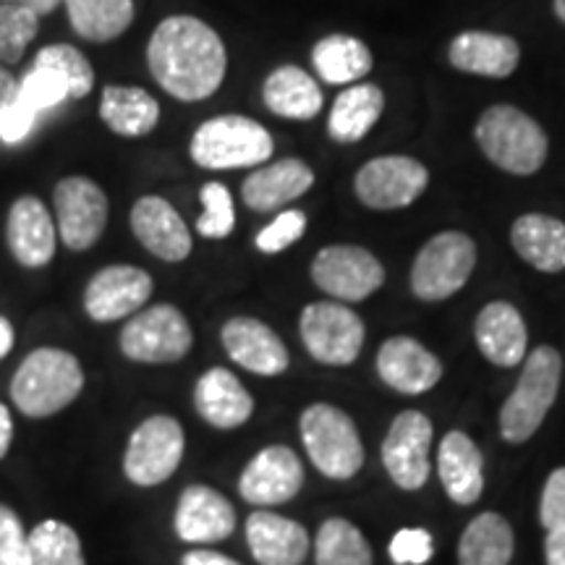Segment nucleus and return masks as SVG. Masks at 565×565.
<instances>
[{
	"instance_id": "30",
	"label": "nucleus",
	"mask_w": 565,
	"mask_h": 565,
	"mask_svg": "<svg viewBox=\"0 0 565 565\" xmlns=\"http://www.w3.org/2000/svg\"><path fill=\"white\" fill-rule=\"evenodd\" d=\"M263 97L267 110L291 121H312L322 110V89L299 66H280L265 79Z\"/></svg>"
},
{
	"instance_id": "21",
	"label": "nucleus",
	"mask_w": 565,
	"mask_h": 565,
	"mask_svg": "<svg viewBox=\"0 0 565 565\" xmlns=\"http://www.w3.org/2000/svg\"><path fill=\"white\" fill-rule=\"evenodd\" d=\"M448 61L450 66L463 71V74L508 79L519 68L521 47L508 34L469 30L450 40Z\"/></svg>"
},
{
	"instance_id": "18",
	"label": "nucleus",
	"mask_w": 565,
	"mask_h": 565,
	"mask_svg": "<svg viewBox=\"0 0 565 565\" xmlns=\"http://www.w3.org/2000/svg\"><path fill=\"white\" fill-rule=\"evenodd\" d=\"M223 349L246 372L275 377L288 370V349L270 324L257 317H233L223 324Z\"/></svg>"
},
{
	"instance_id": "7",
	"label": "nucleus",
	"mask_w": 565,
	"mask_h": 565,
	"mask_svg": "<svg viewBox=\"0 0 565 565\" xmlns=\"http://www.w3.org/2000/svg\"><path fill=\"white\" fill-rule=\"evenodd\" d=\"M477 267V244L461 231L429 238L412 265V291L422 301H445L461 291Z\"/></svg>"
},
{
	"instance_id": "45",
	"label": "nucleus",
	"mask_w": 565,
	"mask_h": 565,
	"mask_svg": "<svg viewBox=\"0 0 565 565\" xmlns=\"http://www.w3.org/2000/svg\"><path fill=\"white\" fill-rule=\"evenodd\" d=\"M34 118H38V113L17 97L11 105L0 110V141L3 145H19L21 139L30 137Z\"/></svg>"
},
{
	"instance_id": "13",
	"label": "nucleus",
	"mask_w": 565,
	"mask_h": 565,
	"mask_svg": "<svg viewBox=\"0 0 565 565\" xmlns=\"http://www.w3.org/2000/svg\"><path fill=\"white\" fill-rule=\"evenodd\" d=\"M433 422L427 414L401 412L383 440V466L395 487L416 492L429 479V448H433Z\"/></svg>"
},
{
	"instance_id": "2",
	"label": "nucleus",
	"mask_w": 565,
	"mask_h": 565,
	"mask_svg": "<svg viewBox=\"0 0 565 565\" xmlns=\"http://www.w3.org/2000/svg\"><path fill=\"white\" fill-rule=\"evenodd\" d=\"M521 364L524 370L519 383L498 414L500 437L513 445L532 440V435L542 427L561 391L563 374V359L553 345H536Z\"/></svg>"
},
{
	"instance_id": "19",
	"label": "nucleus",
	"mask_w": 565,
	"mask_h": 565,
	"mask_svg": "<svg viewBox=\"0 0 565 565\" xmlns=\"http://www.w3.org/2000/svg\"><path fill=\"white\" fill-rule=\"evenodd\" d=\"M131 231L147 252L166 263H183L192 254V233L162 196H141L134 204Z\"/></svg>"
},
{
	"instance_id": "10",
	"label": "nucleus",
	"mask_w": 565,
	"mask_h": 565,
	"mask_svg": "<svg viewBox=\"0 0 565 565\" xmlns=\"http://www.w3.org/2000/svg\"><path fill=\"white\" fill-rule=\"evenodd\" d=\"M315 286L335 301L356 303L370 299L385 282V267L364 246L335 244L317 252L312 263Z\"/></svg>"
},
{
	"instance_id": "37",
	"label": "nucleus",
	"mask_w": 565,
	"mask_h": 565,
	"mask_svg": "<svg viewBox=\"0 0 565 565\" xmlns=\"http://www.w3.org/2000/svg\"><path fill=\"white\" fill-rule=\"evenodd\" d=\"M34 66L53 68L68 84V100H82L95 87V71L74 45H47L34 58Z\"/></svg>"
},
{
	"instance_id": "5",
	"label": "nucleus",
	"mask_w": 565,
	"mask_h": 565,
	"mask_svg": "<svg viewBox=\"0 0 565 565\" xmlns=\"http://www.w3.org/2000/svg\"><path fill=\"white\" fill-rule=\"evenodd\" d=\"M301 443L315 469L335 482L356 477L364 466V445L356 424L345 412L330 404L303 408Z\"/></svg>"
},
{
	"instance_id": "4",
	"label": "nucleus",
	"mask_w": 565,
	"mask_h": 565,
	"mask_svg": "<svg viewBox=\"0 0 565 565\" xmlns=\"http://www.w3.org/2000/svg\"><path fill=\"white\" fill-rule=\"evenodd\" d=\"M84 387L82 364L74 353L61 349H38L21 362L11 380V398L21 414L45 419L63 412Z\"/></svg>"
},
{
	"instance_id": "23",
	"label": "nucleus",
	"mask_w": 565,
	"mask_h": 565,
	"mask_svg": "<svg viewBox=\"0 0 565 565\" xmlns=\"http://www.w3.org/2000/svg\"><path fill=\"white\" fill-rule=\"evenodd\" d=\"M9 249L19 265L45 267L55 254V223L38 196H19L6 223Z\"/></svg>"
},
{
	"instance_id": "8",
	"label": "nucleus",
	"mask_w": 565,
	"mask_h": 565,
	"mask_svg": "<svg viewBox=\"0 0 565 565\" xmlns=\"http://www.w3.org/2000/svg\"><path fill=\"white\" fill-rule=\"evenodd\" d=\"M301 341L320 364L349 366L364 349V322L338 301H315L301 312Z\"/></svg>"
},
{
	"instance_id": "50",
	"label": "nucleus",
	"mask_w": 565,
	"mask_h": 565,
	"mask_svg": "<svg viewBox=\"0 0 565 565\" xmlns=\"http://www.w3.org/2000/svg\"><path fill=\"white\" fill-rule=\"evenodd\" d=\"M13 349V328L6 317H0V359Z\"/></svg>"
},
{
	"instance_id": "35",
	"label": "nucleus",
	"mask_w": 565,
	"mask_h": 565,
	"mask_svg": "<svg viewBox=\"0 0 565 565\" xmlns=\"http://www.w3.org/2000/svg\"><path fill=\"white\" fill-rule=\"evenodd\" d=\"M317 565H374L372 547L362 529L349 519H328L315 540Z\"/></svg>"
},
{
	"instance_id": "52",
	"label": "nucleus",
	"mask_w": 565,
	"mask_h": 565,
	"mask_svg": "<svg viewBox=\"0 0 565 565\" xmlns=\"http://www.w3.org/2000/svg\"><path fill=\"white\" fill-rule=\"evenodd\" d=\"M553 9H555V17L565 24V0H553Z\"/></svg>"
},
{
	"instance_id": "25",
	"label": "nucleus",
	"mask_w": 565,
	"mask_h": 565,
	"mask_svg": "<svg viewBox=\"0 0 565 565\" xmlns=\"http://www.w3.org/2000/svg\"><path fill=\"white\" fill-rule=\"evenodd\" d=\"M437 475L456 505H475L484 492V458L466 433H448L437 450Z\"/></svg>"
},
{
	"instance_id": "32",
	"label": "nucleus",
	"mask_w": 565,
	"mask_h": 565,
	"mask_svg": "<svg viewBox=\"0 0 565 565\" xmlns=\"http://www.w3.org/2000/svg\"><path fill=\"white\" fill-rule=\"evenodd\" d=\"M100 118L121 137H145L160 121V105L147 89L110 84L103 89Z\"/></svg>"
},
{
	"instance_id": "29",
	"label": "nucleus",
	"mask_w": 565,
	"mask_h": 565,
	"mask_svg": "<svg viewBox=\"0 0 565 565\" xmlns=\"http://www.w3.org/2000/svg\"><path fill=\"white\" fill-rule=\"evenodd\" d=\"M385 110V95L377 84H351L335 97L328 118V134L341 145L362 141Z\"/></svg>"
},
{
	"instance_id": "9",
	"label": "nucleus",
	"mask_w": 565,
	"mask_h": 565,
	"mask_svg": "<svg viewBox=\"0 0 565 565\" xmlns=\"http://www.w3.org/2000/svg\"><path fill=\"white\" fill-rule=\"evenodd\" d=\"M194 343L186 317L171 303L145 309L124 324L121 351L139 364H171L189 353Z\"/></svg>"
},
{
	"instance_id": "48",
	"label": "nucleus",
	"mask_w": 565,
	"mask_h": 565,
	"mask_svg": "<svg viewBox=\"0 0 565 565\" xmlns=\"http://www.w3.org/2000/svg\"><path fill=\"white\" fill-rule=\"evenodd\" d=\"M17 97H19V82L13 79L9 71L0 66V110H3L6 105H11Z\"/></svg>"
},
{
	"instance_id": "51",
	"label": "nucleus",
	"mask_w": 565,
	"mask_h": 565,
	"mask_svg": "<svg viewBox=\"0 0 565 565\" xmlns=\"http://www.w3.org/2000/svg\"><path fill=\"white\" fill-rule=\"evenodd\" d=\"M63 3V0H26V6L38 13V17H45V13H51L58 9V6Z\"/></svg>"
},
{
	"instance_id": "44",
	"label": "nucleus",
	"mask_w": 565,
	"mask_h": 565,
	"mask_svg": "<svg viewBox=\"0 0 565 565\" xmlns=\"http://www.w3.org/2000/svg\"><path fill=\"white\" fill-rule=\"evenodd\" d=\"M540 524L545 529L565 526V466L547 477L540 498Z\"/></svg>"
},
{
	"instance_id": "53",
	"label": "nucleus",
	"mask_w": 565,
	"mask_h": 565,
	"mask_svg": "<svg viewBox=\"0 0 565 565\" xmlns=\"http://www.w3.org/2000/svg\"><path fill=\"white\" fill-rule=\"evenodd\" d=\"M0 3H26V0H0Z\"/></svg>"
},
{
	"instance_id": "20",
	"label": "nucleus",
	"mask_w": 565,
	"mask_h": 565,
	"mask_svg": "<svg viewBox=\"0 0 565 565\" xmlns=\"http://www.w3.org/2000/svg\"><path fill=\"white\" fill-rule=\"evenodd\" d=\"M236 529V511L221 492L204 484H192L181 492L175 508V534L192 545L228 540Z\"/></svg>"
},
{
	"instance_id": "36",
	"label": "nucleus",
	"mask_w": 565,
	"mask_h": 565,
	"mask_svg": "<svg viewBox=\"0 0 565 565\" xmlns=\"http://www.w3.org/2000/svg\"><path fill=\"white\" fill-rule=\"evenodd\" d=\"M30 565H84L79 534L63 521H42L30 534Z\"/></svg>"
},
{
	"instance_id": "28",
	"label": "nucleus",
	"mask_w": 565,
	"mask_h": 565,
	"mask_svg": "<svg viewBox=\"0 0 565 565\" xmlns=\"http://www.w3.org/2000/svg\"><path fill=\"white\" fill-rule=\"evenodd\" d=\"M515 254L540 273L565 270V223L542 212H526L515 217L511 228Z\"/></svg>"
},
{
	"instance_id": "22",
	"label": "nucleus",
	"mask_w": 565,
	"mask_h": 565,
	"mask_svg": "<svg viewBox=\"0 0 565 565\" xmlns=\"http://www.w3.org/2000/svg\"><path fill=\"white\" fill-rule=\"evenodd\" d=\"M475 341L482 356L494 366H519L526 359L529 333L519 309L508 301L487 303L475 322Z\"/></svg>"
},
{
	"instance_id": "3",
	"label": "nucleus",
	"mask_w": 565,
	"mask_h": 565,
	"mask_svg": "<svg viewBox=\"0 0 565 565\" xmlns=\"http://www.w3.org/2000/svg\"><path fill=\"white\" fill-rule=\"evenodd\" d=\"M475 137L487 160L511 175H534L550 152L545 129L508 103L492 105L479 116Z\"/></svg>"
},
{
	"instance_id": "26",
	"label": "nucleus",
	"mask_w": 565,
	"mask_h": 565,
	"mask_svg": "<svg viewBox=\"0 0 565 565\" xmlns=\"http://www.w3.org/2000/svg\"><path fill=\"white\" fill-rule=\"evenodd\" d=\"M194 408L212 427L236 429L252 419L254 398L236 374L212 366L194 387Z\"/></svg>"
},
{
	"instance_id": "33",
	"label": "nucleus",
	"mask_w": 565,
	"mask_h": 565,
	"mask_svg": "<svg viewBox=\"0 0 565 565\" xmlns=\"http://www.w3.org/2000/svg\"><path fill=\"white\" fill-rule=\"evenodd\" d=\"M317 76L328 84H351L372 71V51L351 34H328L312 47Z\"/></svg>"
},
{
	"instance_id": "16",
	"label": "nucleus",
	"mask_w": 565,
	"mask_h": 565,
	"mask_svg": "<svg viewBox=\"0 0 565 565\" xmlns=\"http://www.w3.org/2000/svg\"><path fill=\"white\" fill-rule=\"evenodd\" d=\"M152 296V278L134 265L103 267L87 282L84 309L95 322H116L139 312Z\"/></svg>"
},
{
	"instance_id": "6",
	"label": "nucleus",
	"mask_w": 565,
	"mask_h": 565,
	"mask_svg": "<svg viewBox=\"0 0 565 565\" xmlns=\"http://www.w3.org/2000/svg\"><path fill=\"white\" fill-rule=\"evenodd\" d=\"M273 150L270 131L246 116L210 118L192 137V160L207 171L263 166L273 158Z\"/></svg>"
},
{
	"instance_id": "40",
	"label": "nucleus",
	"mask_w": 565,
	"mask_h": 565,
	"mask_svg": "<svg viewBox=\"0 0 565 565\" xmlns=\"http://www.w3.org/2000/svg\"><path fill=\"white\" fill-rule=\"evenodd\" d=\"M19 100L26 103L34 113L51 110L63 100H68V84L53 68L34 66L24 79L19 82Z\"/></svg>"
},
{
	"instance_id": "27",
	"label": "nucleus",
	"mask_w": 565,
	"mask_h": 565,
	"mask_svg": "<svg viewBox=\"0 0 565 565\" xmlns=\"http://www.w3.org/2000/svg\"><path fill=\"white\" fill-rule=\"evenodd\" d=\"M315 186V173L299 158H286L257 168L242 186V200L254 212H270L291 204Z\"/></svg>"
},
{
	"instance_id": "38",
	"label": "nucleus",
	"mask_w": 565,
	"mask_h": 565,
	"mask_svg": "<svg viewBox=\"0 0 565 565\" xmlns=\"http://www.w3.org/2000/svg\"><path fill=\"white\" fill-rule=\"evenodd\" d=\"M40 17L26 3H0V61L19 63L38 38Z\"/></svg>"
},
{
	"instance_id": "46",
	"label": "nucleus",
	"mask_w": 565,
	"mask_h": 565,
	"mask_svg": "<svg viewBox=\"0 0 565 565\" xmlns=\"http://www.w3.org/2000/svg\"><path fill=\"white\" fill-rule=\"evenodd\" d=\"M545 563L547 565H565V526L547 529Z\"/></svg>"
},
{
	"instance_id": "1",
	"label": "nucleus",
	"mask_w": 565,
	"mask_h": 565,
	"mask_svg": "<svg viewBox=\"0 0 565 565\" xmlns=\"http://www.w3.org/2000/svg\"><path fill=\"white\" fill-rule=\"evenodd\" d=\"M147 63L168 95L196 103L221 89L228 55L217 32L202 19L168 17L152 32Z\"/></svg>"
},
{
	"instance_id": "14",
	"label": "nucleus",
	"mask_w": 565,
	"mask_h": 565,
	"mask_svg": "<svg viewBox=\"0 0 565 565\" xmlns=\"http://www.w3.org/2000/svg\"><path fill=\"white\" fill-rule=\"evenodd\" d=\"M53 202L61 238L71 252H84L100 242L108 223V196L95 181L68 175L55 186Z\"/></svg>"
},
{
	"instance_id": "42",
	"label": "nucleus",
	"mask_w": 565,
	"mask_h": 565,
	"mask_svg": "<svg viewBox=\"0 0 565 565\" xmlns=\"http://www.w3.org/2000/svg\"><path fill=\"white\" fill-rule=\"evenodd\" d=\"M0 565H30V534L9 505L0 503Z\"/></svg>"
},
{
	"instance_id": "47",
	"label": "nucleus",
	"mask_w": 565,
	"mask_h": 565,
	"mask_svg": "<svg viewBox=\"0 0 565 565\" xmlns=\"http://www.w3.org/2000/svg\"><path fill=\"white\" fill-rule=\"evenodd\" d=\"M181 565H242V563L233 561V557L223 553H215V550H192V553L183 555Z\"/></svg>"
},
{
	"instance_id": "17",
	"label": "nucleus",
	"mask_w": 565,
	"mask_h": 565,
	"mask_svg": "<svg viewBox=\"0 0 565 565\" xmlns=\"http://www.w3.org/2000/svg\"><path fill=\"white\" fill-rule=\"evenodd\" d=\"M377 374L387 387L404 395L429 393L440 383L443 364L416 338L395 335L380 345Z\"/></svg>"
},
{
	"instance_id": "43",
	"label": "nucleus",
	"mask_w": 565,
	"mask_h": 565,
	"mask_svg": "<svg viewBox=\"0 0 565 565\" xmlns=\"http://www.w3.org/2000/svg\"><path fill=\"white\" fill-rule=\"evenodd\" d=\"M387 553H391V561L395 565L429 563L435 555L433 534H429L427 529H419V526L401 529V532L391 540V545H387Z\"/></svg>"
},
{
	"instance_id": "49",
	"label": "nucleus",
	"mask_w": 565,
	"mask_h": 565,
	"mask_svg": "<svg viewBox=\"0 0 565 565\" xmlns=\"http://www.w3.org/2000/svg\"><path fill=\"white\" fill-rule=\"evenodd\" d=\"M11 437H13L11 412L6 408V404H0V458H6V454H9Z\"/></svg>"
},
{
	"instance_id": "15",
	"label": "nucleus",
	"mask_w": 565,
	"mask_h": 565,
	"mask_svg": "<svg viewBox=\"0 0 565 565\" xmlns=\"http://www.w3.org/2000/svg\"><path fill=\"white\" fill-rule=\"evenodd\" d=\"M303 487V463L288 445H267L246 463L238 492L252 505H280Z\"/></svg>"
},
{
	"instance_id": "24",
	"label": "nucleus",
	"mask_w": 565,
	"mask_h": 565,
	"mask_svg": "<svg viewBox=\"0 0 565 565\" xmlns=\"http://www.w3.org/2000/svg\"><path fill=\"white\" fill-rule=\"evenodd\" d=\"M246 542L259 565H301L309 555L307 529L270 511H254L246 519Z\"/></svg>"
},
{
	"instance_id": "12",
	"label": "nucleus",
	"mask_w": 565,
	"mask_h": 565,
	"mask_svg": "<svg viewBox=\"0 0 565 565\" xmlns=\"http://www.w3.org/2000/svg\"><path fill=\"white\" fill-rule=\"evenodd\" d=\"M429 171L406 154H383L364 162L353 179V192L370 210H404L424 194Z\"/></svg>"
},
{
	"instance_id": "41",
	"label": "nucleus",
	"mask_w": 565,
	"mask_h": 565,
	"mask_svg": "<svg viewBox=\"0 0 565 565\" xmlns=\"http://www.w3.org/2000/svg\"><path fill=\"white\" fill-rule=\"evenodd\" d=\"M307 231V215L301 210H286L270 225L257 233V249L263 254H280L282 249L299 242Z\"/></svg>"
},
{
	"instance_id": "34",
	"label": "nucleus",
	"mask_w": 565,
	"mask_h": 565,
	"mask_svg": "<svg viewBox=\"0 0 565 565\" xmlns=\"http://www.w3.org/2000/svg\"><path fill=\"white\" fill-rule=\"evenodd\" d=\"M63 3L74 32L89 42L121 38L134 21L131 0H63Z\"/></svg>"
},
{
	"instance_id": "39",
	"label": "nucleus",
	"mask_w": 565,
	"mask_h": 565,
	"mask_svg": "<svg viewBox=\"0 0 565 565\" xmlns=\"http://www.w3.org/2000/svg\"><path fill=\"white\" fill-rule=\"evenodd\" d=\"M202 215L196 221V231L202 233L204 238H225L233 233V225H236V210H233V196L228 186L212 181L204 183L202 192Z\"/></svg>"
},
{
	"instance_id": "31",
	"label": "nucleus",
	"mask_w": 565,
	"mask_h": 565,
	"mask_svg": "<svg viewBox=\"0 0 565 565\" xmlns=\"http://www.w3.org/2000/svg\"><path fill=\"white\" fill-rule=\"evenodd\" d=\"M513 529L500 513H479L458 540V565H511Z\"/></svg>"
},
{
	"instance_id": "11",
	"label": "nucleus",
	"mask_w": 565,
	"mask_h": 565,
	"mask_svg": "<svg viewBox=\"0 0 565 565\" xmlns=\"http://www.w3.org/2000/svg\"><path fill=\"white\" fill-rule=\"evenodd\" d=\"M183 429L179 419L158 414L134 429L124 456V471L137 487H154L173 477L183 458Z\"/></svg>"
}]
</instances>
